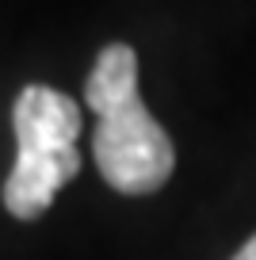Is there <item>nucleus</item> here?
Segmentation results:
<instances>
[{"label": "nucleus", "mask_w": 256, "mask_h": 260, "mask_svg": "<svg viewBox=\"0 0 256 260\" xmlns=\"http://www.w3.org/2000/svg\"><path fill=\"white\" fill-rule=\"evenodd\" d=\"M233 260H256V234L248 237L245 245H241V252H237V256H233Z\"/></svg>", "instance_id": "nucleus-3"}, {"label": "nucleus", "mask_w": 256, "mask_h": 260, "mask_svg": "<svg viewBox=\"0 0 256 260\" xmlns=\"http://www.w3.org/2000/svg\"><path fill=\"white\" fill-rule=\"evenodd\" d=\"M84 100L96 115V169L115 191L149 195L176 169V149L138 96V54L126 42L100 50L84 81Z\"/></svg>", "instance_id": "nucleus-1"}, {"label": "nucleus", "mask_w": 256, "mask_h": 260, "mask_svg": "<svg viewBox=\"0 0 256 260\" xmlns=\"http://www.w3.org/2000/svg\"><path fill=\"white\" fill-rule=\"evenodd\" d=\"M16 126V165L4 180L8 214L31 222L50 211L65 184L80 172V107L65 92L46 84H27L12 107Z\"/></svg>", "instance_id": "nucleus-2"}]
</instances>
